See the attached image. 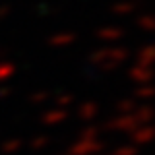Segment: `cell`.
<instances>
[{"label": "cell", "instance_id": "1", "mask_svg": "<svg viewBox=\"0 0 155 155\" xmlns=\"http://www.w3.org/2000/svg\"><path fill=\"white\" fill-rule=\"evenodd\" d=\"M126 56H128V52L124 51V48H103V51L97 52V58H103V64L109 66V68H114L118 66L120 62L126 60Z\"/></svg>", "mask_w": 155, "mask_h": 155}, {"label": "cell", "instance_id": "2", "mask_svg": "<svg viewBox=\"0 0 155 155\" xmlns=\"http://www.w3.org/2000/svg\"><path fill=\"white\" fill-rule=\"evenodd\" d=\"M130 78L136 80V81H147V80L153 78V70H149V68L143 66V64H136L132 70H130Z\"/></svg>", "mask_w": 155, "mask_h": 155}, {"label": "cell", "instance_id": "3", "mask_svg": "<svg viewBox=\"0 0 155 155\" xmlns=\"http://www.w3.org/2000/svg\"><path fill=\"white\" fill-rule=\"evenodd\" d=\"M155 62V45H147L138 52V64L149 66Z\"/></svg>", "mask_w": 155, "mask_h": 155}, {"label": "cell", "instance_id": "4", "mask_svg": "<svg viewBox=\"0 0 155 155\" xmlns=\"http://www.w3.org/2000/svg\"><path fill=\"white\" fill-rule=\"evenodd\" d=\"M99 37L105 41H118L124 37V29L122 27H105L99 31Z\"/></svg>", "mask_w": 155, "mask_h": 155}, {"label": "cell", "instance_id": "5", "mask_svg": "<svg viewBox=\"0 0 155 155\" xmlns=\"http://www.w3.org/2000/svg\"><path fill=\"white\" fill-rule=\"evenodd\" d=\"M134 10H136L134 2H126V0H122V2H118V4L113 6V14L114 16H130Z\"/></svg>", "mask_w": 155, "mask_h": 155}, {"label": "cell", "instance_id": "6", "mask_svg": "<svg viewBox=\"0 0 155 155\" xmlns=\"http://www.w3.org/2000/svg\"><path fill=\"white\" fill-rule=\"evenodd\" d=\"M138 25L143 31H155V16L153 14H143L142 18H138Z\"/></svg>", "mask_w": 155, "mask_h": 155}, {"label": "cell", "instance_id": "7", "mask_svg": "<svg viewBox=\"0 0 155 155\" xmlns=\"http://www.w3.org/2000/svg\"><path fill=\"white\" fill-rule=\"evenodd\" d=\"M138 97H149V95H155V89L153 87H142V89H138Z\"/></svg>", "mask_w": 155, "mask_h": 155}]
</instances>
